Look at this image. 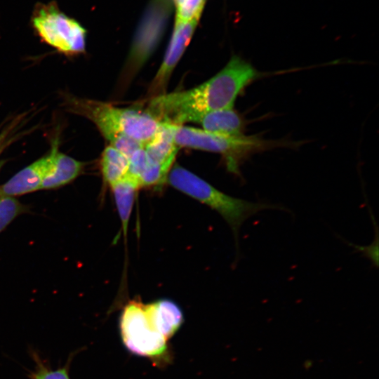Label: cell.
<instances>
[{
    "label": "cell",
    "instance_id": "6da1fadb",
    "mask_svg": "<svg viewBox=\"0 0 379 379\" xmlns=\"http://www.w3.org/2000/svg\"><path fill=\"white\" fill-rule=\"evenodd\" d=\"M267 73L233 55L215 75L190 89L150 98L145 109L161 123L182 125L207 112L233 108L238 95Z\"/></svg>",
    "mask_w": 379,
    "mask_h": 379
},
{
    "label": "cell",
    "instance_id": "7a4b0ae2",
    "mask_svg": "<svg viewBox=\"0 0 379 379\" xmlns=\"http://www.w3.org/2000/svg\"><path fill=\"white\" fill-rule=\"evenodd\" d=\"M69 105L93 122L109 145L128 159L152 140L162 124L145 109L84 98L71 99Z\"/></svg>",
    "mask_w": 379,
    "mask_h": 379
},
{
    "label": "cell",
    "instance_id": "3957f363",
    "mask_svg": "<svg viewBox=\"0 0 379 379\" xmlns=\"http://www.w3.org/2000/svg\"><path fill=\"white\" fill-rule=\"evenodd\" d=\"M166 180L173 188L209 206L224 218L233 232L237 256L239 254V232L247 219L267 209L290 211L281 205L232 197L179 165L170 170Z\"/></svg>",
    "mask_w": 379,
    "mask_h": 379
},
{
    "label": "cell",
    "instance_id": "277c9868",
    "mask_svg": "<svg viewBox=\"0 0 379 379\" xmlns=\"http://www.w3.org/2000/svg\"><path fill=\"white\" fill-rule=\"evenodd\" d=\"M174 139L179 148L188 147L220 154L227 171L239 178L241 165L251 155L275 148H294L300 145V142L267 140L257 135H218L201 128L182 125H174Z\"/></svg>",
    "mask_w": 379,
    "mask_h": 379
},
{
    "label": "cell",
    "instance_id": "5b68a950",
    "mask_svg": "<svg viewBox=\"0 0 379 379\" xmlns=\"http://www.w3.org/2000/svg\"><path fill=\"white\" fill-rule=\"evenodd\" d=\"M172 11L171 0H151L135 34L121 81L126 86L159 44Z\"/></svg>",
    "mask_w": 379,
    "mask_h": 379
},
{
    "label": "cell",
    "instance_id": "8992f818",
    "mask_svg": "<svg viewBox=\"0 0 379 379\" xmlns=\"http://www.w3.org/2000/svg\"><path fill=\"white\" fill-rule=\"evenodd\" d=\"M32 23L42 40L59 52L71 55L85 51L86 29L61 12L55 3L37 9Z\"/></svg>",
    "mask_w": 379,
    "mask_h": 379
},
{
    "label": "cell",
    "instance_id": "52a82bcc",
    "mask_svg": "<svg viewBox=\"0 0 379 379\" xmlns=\"http://www.w3.org/2000/svg\"><path fill=\"white\" fill-rule=\"evenodd\" d=\"M121 334L127 349L138 355L157 357L166 350V339L151 325L140 301H130L124 308L120 321Z\"/></svg>",
    "mask_w": 379,
    "mask_h": 379
},
{
    "label": "cell",
    "instance_id": "ba28073f",
    "mask_svg": "<svg viewBox=\"0 0 379 379\" xmlns=\"http://www.w3.org/2000/svg\"><path fill=\"white\" fill-rule=\"evenodd\" d=\"M198 20H175L173 34L164 60L149 88L150 98L165 93L171 74L188 46Z\"/></svg>",
    "mask_w": 379,
    "mask_h": 379
},
{
    "label": "cell",
    "instance_id": "9c48e42d",
    "mask_svg": "<svg viewBox=\"0 0 379 379\" xmlns=\"http://www.w3.org/2000/svg\"><path fill=\"white\" fill-rule=\"evenodd\" d=\"M53 153L52 149L47 155L14 175L0 186V193L15 197L41 190L43 180L52 160Z\"/></svg>",
    "mask_w": 379,
    "mask_h": 379
},
{
    "label": "cell",
    "instance_id": "30bf717a",
    "mask_svg": "<svg viewBox=\"0 0 379 379\" xmlns=\"http://www.w3.org/2000/svg\"><path fill=\"white\" fill-rule=\"evenodd\" d=\"M145 308L151 325L166 340L173 336L182 324V312L172 300H158L145 304Z\"/></svg>",
    "mask_w": 379,
    "mask_h": 379
},
{
    "label": "cell",
    "instance_id": "8fae6325",
    "mask_svg": "<svg viewBox=\"0 0 379 379\" xmlns=\"http://www.w3.org/2000/svg\"><path fill=\"white\" fill-rule=\"evenodd\" d=\"M52 149V160L41 190L56 189L69 184L81 173L84 166L82 162L58 152L56 144Z\"/></svg>",
    "mask_w": 379,
    "mask_h": 379
},
{
    "label": "cell",
    "instance_id": "7c38bea8",
    "mask_svg": "<svg viewBox=\"0 0 379 379\" xmlns=\"http://www.w3.org/2000/svg\"><path fill=\"white\" fill-rule=\"evenodd\" d=\"M193 122L200 124L201 129L208 133L223 136L244 135L245 127L242 117L233 108L207 112Z\"/></svg>",
    "mask_w": 379,
    "mask_h": 379
},
{
    "label": "cell",
    "instance_id": "4fadbf2b",
    "mask_svg": "<svg viewBox=\"0 0 379 379\" xmlns=\"http://www.w3.org/2000/svg\"><path fill=\"white\" fill-rule=\"evenodd\" d=\"M144 149L148 161L172 166L179 149L174 139V125L162 123Z\"/></svg>",
    "mask_w": 379,
    "mask_h": 379
},
{
    "label": "cell",
    "instance_id": "5bb4252c",
    "mask_svg": "<svg viewBox=\"0 0 379 379\" xmlns=\"http://www.w3.org/2000/svg\"><path fill=\"white\" fill-rule=\"evenodd\" d=\"M119 213L124 237L127 235L129 219L138 190V182L124 175L110 186Z\"/></svg>",
    "mask_w": 379,
    "mask_h": 379
},
{
    "label": "cell",
    "instance_id": "9a60e30c",
    "mask_svg": "<svg viewBox=\"0 0 379 379\" xmlns=\"http://www.w3.org/2000/svg\"><path fill=\"white\" fill-rule=\"evenodd\" d=\"M129 159L115 147L107 146L100 157V167L105 184L109 187L127 173Z\"/></svg>",
    "mask_w": 379,
    "mask_h": 379
},
{
    "label": "cell",
    "instance_id": "2e32d148",
    "mask_svg": "<svg viewBox=\"0 0 379 379\" xmlns=\"http://www.w3.org/2000/svg\"><path fill=\"white\" fill-rule=\"evenodd\" d=\"M28 206L13 197L0 193V233L18 215L26 213Z\"/></svg>",
    "mask_w": 379,
    "mask_h": 379
},
{
    "label": "cell",
    "instance_id": "e0dca14e",
    "mask_svg": "<svg viewBox=\"0 0 379 379\" xmlns=\"http://www.w3.org/2000/svg\"><path fill=\"white\" fill-rule=\"evenodd\" d=\"M206 0H178L176 6L177 21L198 20Z\"/></svg>",
    "mask_w": 379,
    "mask_h": 379
},
{
    "label": "cell",
    "instance_id": "ac0fdd59",
    "mask_svg": "<svg viewBox=\"0 0 379 379\" xmlns=\"http://www.w3.org/2000/svg\"><path fill=\"white\" fill-rule=\"evenodd\" d=\"M147 162L146 152L142 147L130 157L128 171L125 175L134 179L140 184V178L146 167Z\"/></svg>",
    "mask_w": 379,
    "mask_h": 379
},
{
    "label": "cell",
    "instance_id": "d6986e66",
    "mask_svg": "<svg viewBox=\"0 0 379 379\" xmlns=\"http://www.w3.org/2000/svg\"><path fill=\"white\" fill-rule=\"evenodd\" d=\"M32 379H69L67 368H62L51 370L44 366H40L31 374Z\"/></svg>",
    "mask_w": 379,
    "mask_h": 379
},
{
    "label": "cell",
    "instance_id": "ffe728a7",
    "mask_svg": "<svg viewBox=\"0 0 379 379\" xmlns=\"http://www.w3.org/2000/svg\"><path fill=\"white\" fill-rule=\"evenodd\" d=\"M1 165H2V162H0V169H1Z\"/></svg>",
    "mask_w": 379,
    "mask_h": 379
},
{
    "label": "cell",
    "instance_id": "44dd1931",
    "mask_svg": "<svg viewBox=\"0 0 379 379\" xmlns=\"http://www.w3.org/2000/svg\"><path fill=\"white\" fill-rule=\"evenodd\" d=\"M173 1H175V2H176L177 1H178V0H173Z\"/></svg>",
    "mask_w": 379,
    "mask_h": 379
}]
</instances>
